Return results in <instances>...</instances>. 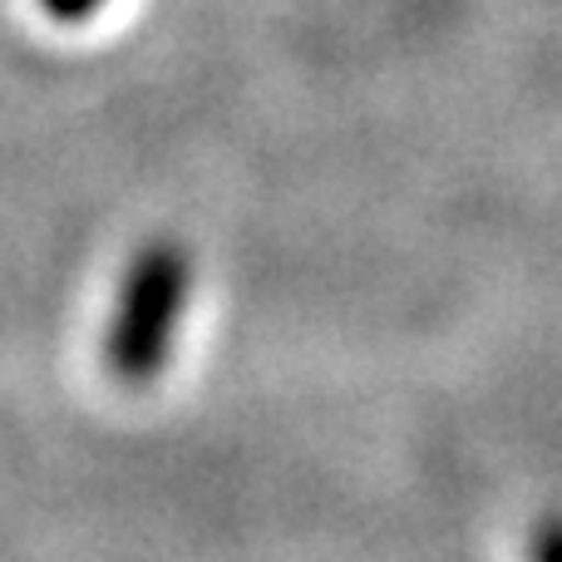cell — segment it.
I'll return each instance as SVG.
<instances>
[{
	"mask_svg": "<svg viewBox=\"0 0 562 562\" xmlns=\"http://www.w3.org/2000/svg\"><path fill=\"white\" fill-rule=\"evenodd\" d=\"M188 291H193V257L178 237H148L128 257L104 326V370L119 385H154L168 370Z\"/></svg>",
	"mask_w": 562,
	"mask_h": 562,
	"instance_id": "cell-1",
	"label": "cell"
},
{
	"mask_svg": "<svg viewBox=\"0 0 562 562\" xmlns=\"http://www.w3.org/2000/svg\"><path fill=\"white\" fill-rule=\"evenodd\" d=\"M104 5L109 0H40V10H45L49 20H59V25H85V20H94Z\"/></svg>",
	"mask_w": 562,
	"mask_h": 562,
	"instance_id": "cell-2",
	"label": "cell"
},
{
	"mask_svg": "<svg viewBox=\"0 0 562 562\" xmlns=\"http://www.w3.org/2000/svg\"><path fill=\"white\" fill-rule=\"evenodd\" d=\"M533 562H562V518H543L533 533Z\"/></svg>",
	"mask_w": 562,
	"mask_h": 562,
	"instance_id": "cell-3",
	"label": "cell"
}]
</instances>
